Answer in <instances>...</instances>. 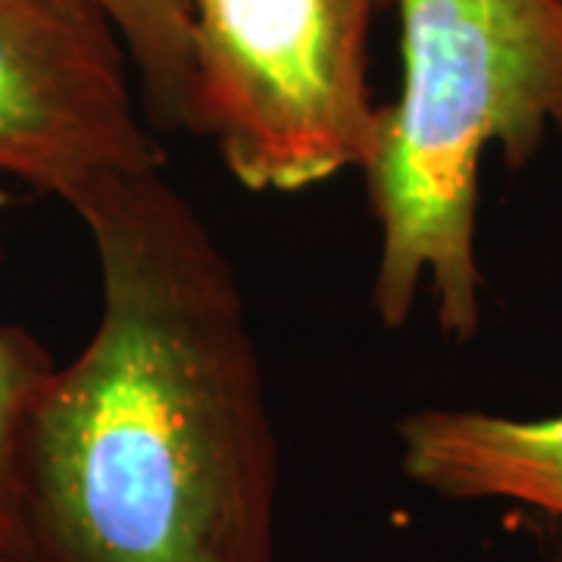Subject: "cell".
<instances>
[{
  "mask_svg": "<svg viewBox=\"0 0 562 562\" xmlns=\"http://www.w3.org/2000/svg\"><path fill=\"white\" fill-rule=\"evenodd\" d=\"M72 213L101 316L29 425V562H276L279 443L235 266L162 166Z\"/></svg>",
  "mask_w": 562,
  "mask_h": 562,
  "instance_id": "6da1fadb",
  "label": "cell"
},
{
  "mask_svg": "<svg viewBox=\"0 0 562 562\" xmlns=\"http://www.w3.org/2000/svg\"><path fill=\"white\" fill-rule=\"evenodd\" d=\"M403 81L362 162L379 222L372 303L387 328L431 288L443 335L482 319L475 254L487 147L519 169L562 132V0H394Z\"/></svg>",
  "mask_w": 562,
  "mask_h": 562,
  "instance_id": "7a4b0ae2",
  "label": "cell"
},
{
  "mask_svg": "<svg viewBox=\"0 0 562 562\" xmlns=\"http://www.w3.org/2000/svg\"><path fill=\"white\" fill-rule=\"evenodd\" d=\"M372 0H191L198 135L250 191L291 194L369 157Z\"/></svg>",
  "mask_w": 562,
  "mask_h": 562,
  "instance_id": "3957f363",
  "label": "cell"
},
{
  "mask_svg": "<svg viewBox=\"0 0 562 562\" xmlns=\"http://www.w3.org/2000/svg\"><path fill=\"white\" fill-rule=\"evenodd\" d=\"M113 25L85 0H0V172L69 206L162 166Z\"/></svg>",
  "mask_w": 562,
  "mask_h": 562,
  "instance_id": "277c9868",
  "label": "cell"
},
{
  "mask_svg": "<svg viewBox=\"0 0 562 562\" xmlns=\"http://www.w3.org/2000/svg\"><path fill=\"white\" fill-rule=\"evenodd\" d=\"M401 465L447 501H513L562 516V409L519 419L484 409H419L397 425Z\"/></svg>",
  "mask_w": 562,
  "mask_h": 562,
  "instance_id": "5b68a950",
  "label": "cell"
},
{
  "mask_svg": "<svg viewBox=\"0 0 562 562\" xmlns=\"http://www.w3.org/2000/svg\"><path fill=\"white\" fill-rule=\"evenodd\" d=\"M113 25L140 76L147 116L198 135V69L191 0H85Z\"/></svg>",
  "mask_w": 562,
  "mask_h": 562,
  "instance_id": "8992f818",
  "label": "cell"
},
{
  "mask_svg": "<svg viewBox=\"0 0 562 562\" xmlns=\"http://www.w3.org/2000/svg\"><path fill=\"white\" fill-rule=\"evenodd\" d=\"M54 360L29 331L0 328V562H29L22 519L25 438Z\"/></svg>",
  "mask_w": 562,
  "mask_h": 562,
  "instance_id": "52a82bcc",
  "label": "cell"
},
{
  "mask_svg": "<svg viewBox=\"0 0 562 562\" xmlns=\"http://www.w3.org/2000/svg\"><path fill=\"white\" fill-rule=\"evenodd\" d=\"M372 3H379V0H372Z\"/></svg>",
  "mask_w": 562,
  "mask_h": 562,
  "instance_id": "ba28073f",
  "label": "cell"
}]
</instances>
